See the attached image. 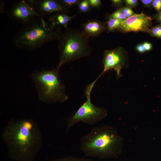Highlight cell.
<instances>
[{
  "label": "cell",
  "instance_id": "cell-1",
  "mask_svg": "<svg viewBox=\"0 0 161 161\" xmlns=\"http://www.w3.org/2000/svg\"><path fill=\"white\" fill-rule=\"evenodd\" d=\"M11 157L18 161H33L43 144L42 134L37 124L31 119H12L1 135Z\"/></svg>",
  "mask_w": 161,
  "mask_h": 161
},
{
  "label": "cell",
  "instance_id": "cell-2",
  "mask_svg": "<svg viewBox=\"0 0 161 161\" xmlns=\"http://www.w3.org/2000/svg\"><path fill=\"white\" fill-rule=\"evenodd\" d=\"M123 139L114 127L106 125L92 128L80 140L81 151L86 157L104 158L119 155Z\"/></svg>",
  "mask_w": 161,
  "mask_h": 161
},
{
  "label": "cell",
  "instance_id": "cell-3",
  "mask_svg": "<svg viewBox=\"0 0 161 161\" xmlns=\"http://www.w3.org/2000/svg\"><path fill=\"white\" fill-rule=\"evenodd\" d=\"M45 16L37 15L23 25L13 37V44L32 51L51 41H59L63 33L60 27L53 26Z\"/></svg>",
  "mask_w": 161,
  "mask_h": 161
},
{
  "label": "cell",
  "instance_id": "cell-4",
  "mask_svg": "<svg viewBox=\"0 0 161 161\" xmlns=\"http://www.w3.org/2000/svg\"><path fill=\"white\" fill-rule=\"evenodd\" d=\"M60 67L36 71L31 75L38 91V98L47 103H62L68 99L64 85L60 79Z\"/></svg>",
  "mask_w": 161,
  "mask_h": 161
},
{
  "label": "cell",
  "instance_id": "cell-5",
  "mask_svg": "<svg viewBox=\"0 0 161 161\" xmlns=\"http://www.w3.org/2000/svg\"><path fill=\"white\" fill-rule=\"evenodd\" d=\"M65 29L58 47L60 55L58 66L60 67L70 62L88 56L91 52L89 38L83 31L68 27Z\"/></svg>",
  "mask_w": 161,
  "mask_h": 161
},
{
  "label": "cell",
  "instance_id": "cell-6",
  "mask_svg": "<svg viewBox=\"0 0 161 161\" xmlns=\"http://www.w3.org/2000/svg\"><path fill=\"white\" fill-rule=\"evenodd\" d=\"M97 81L95 79L86 86L84 95L86 97V100L72 116L67 119L66 131L80 122L93 125L101 121L107 117L106 109L104 107L94 105L91 101V91Z\"/></svg>",
  "mask_w": 161,
  "mask_h": 161
},
{
  "label": "cell",
  "instance_id": "cell-7",
  "mask_svg": "<svg viewBox=\"0 0 161 161\" xmlns=\"http://www.w3.org/2000/svg\"><path fill=\"white\" fill-rule=\"evenodd\" d=\"M103 54V69L96 79L98 80L106 71L112 69L116 72V78H121L122 76L121 69L127 66V56L124 49L121 47H117L114 49L106 50Z\"/></svg>",
  "mask_w": 161,
  "mask_h": 161
},
{
  "label": "cell",
  "instance_id": "cell-8",
  "mask_svg": "<svg viewBox=\"0 0 161 161\" xmlns=\"http://www.w3.org/2000/svg\"><path fill=\"white\" fill-rule=\"evenodd\" d=\"M152 20L151 16L144 13L134 14L123 21L118 30L126 33L141 32L150 33Z\"/></svg>",
  "mask_w": 161,
  "mask_h": 161
},
{
  "label": "cell",
  "instance_id": "cell-9",
  "mask_svg": "<svg viewBox=\"0 0 161 161\" xmlns=\"http://www.w3.org/2000/svg\"><path fill=\"white\" fill-rule=\"evenodd\" d=\"M6 13L11 21L23 25L38 15L26 0H20L14 3Z\"/></svg>",
  "mask_w": 161,
  "mask_h": 161
},
{
  "label": "cell",
  "instance_id": "cell-10",
  "mask_svg": "<svg viewBox=\"0 0 161 161\" xmlns=\"http://www.w3.org/2000/svg\"><path fill=\"white\" fill-rule=\"evenodd\" d=\"M38 15L46 16L54 13L63 12L68 13L69 8L61 4L58 0H26Z\"/></svg>",
  "mask_w": 161,
  "mask_h": 161
},
{
  "label": "cell",
  "instance_id": "cell-11",
  "mask_svg": "<svg viewBox=\"0 0 161 161\" xmlns=\"http://www.w3.org/2000/svg\"><path fill=\"white\" fill-rule=\"evenodd\" d=\"M82 26L83 32L89 38L97 37L107 30L105 23L96 19L88 20Z\"/></svg>",
  "mask_w": 161,
  "mask_h": 161
},
{
  "label": "cell",
  "instance_id": "cell-12",
  "mask_svg": "<svg viewBox=\"0 0 161 161\" xmlns=\"http://www.w3.org/2000/svg\"><path fill=\"white\" fill-rule=\"evenodd\" d=\"M76 16V14L71 16L66 13L58 12L54 13L48 18V19L53 26L59 27L62 26L65 29L68 27L69 22Z\"/></svg>",
  "mask_w": 161,
  "mask_h": 161
},
{
  "label": "cell",
  "instance_id": "cell-13",
  "mask_svg": "<svg viewBox=\"0 0 161 161\" xmlns=\"http://www.w3.org/2000/svg\"><path fill=\"white\" fill-rule=\"evenodd\" d=\"M123 21L115 18H109L107 22V30L108 32H113L118 30L121 22Z\"/></svg>",
  "mask_w": 161,
  "mask_h": 161
},
{
  "label": "cell",
  "instance_id": "cell-14",
  "mask_svg": "<svg viewBox=\"0 0 161 161\" xmlns=\"http://www.w3.org/2000/svg\"><path fill=\"white\" fill-rule=\"evenodd\" d=\"M78 5V12L79 13H87L92 8L88 0H80Z\"/></svg>",
  "mask_w": 161,
  "mask_h": 161
},
{
  "label": "cell",
  "instance_id": "cell-15",
  "mask_svg": "<svg viewBox=\"0 0 161 161\" xmlns=\"http://www.w3.org/2000/svg\"><path fill=\"white\" fill-rule=\"evenodd\" d=\"M53 161H96L83 157L69 156L59 159Z\"/></svg>",
  "mask_w": 161,
  "mask_h": 161
},
{
  "label": "cell",
  "instance_id": "cell-16",
  "mask_svg": "<svg viewBox=\"0 0 161 161\" xmlns=\"http://www.w3.org/2000/svg\"><path fill=\"white\" fill-rule=\"evenodd\" d=\"M149 33L152 37L161 39V24L152 27Z\"/></svg>",
  "mask_w": 161,
  "mask_h": 161
},
{
  "label": "cell",
  "instance_id": "cell-17",
  "mask_svg": "<svg viewBox=\"0 0 161 161\" xmlns=\"http://www.w3.org/2000/svg\"><path fill=\"white\" fill-rule=\"evenodd\" d=\"M108 19L111 18H115L124 20L127 18L123 14L120 9H117L113 13L109 15L107 17Z\"/></svg>",
  "mask_w": 161,
  "mask_h": 161
},
{
  "label": "cell",
  "instance_id": "cell-18",
  "mask_svg": "<svg viewBox=\"0 0 161 161\" xmlns=\"http://www.w3.org/2000/svg\"><path fill=\"white\" fill-rule=\"evenodd\" d=\"M59 2L63 6L69 8V7L78 4L80 0H60Z\"/></svg>",
  "mask_w": 161,
  "mask_h": 161
},
{
  "label": "cell",
  "instance_id": "cell-19",
  "mask_svg": "<svg viewBox=\"0 0 161 161\" xmlns=\"http://www.w3.org/2000/svg\"><path fill=\"white\" fill-rule=\"evenodd\" d=\"M123 14L127 18L129 17L134 14L131 9L127 7H123L120 8Z\"/></svg>",
  "mask_w": 161,
  "mask_h": 161
},
{
  "label": "cell",
  "instance_id": "cell-20",
  "mask_svg": "<svg viewBox=\"0 0 161 161\" xmlns=\"http://www.w3.org/2000/svg\"><path fill=\"white\" fill-rule=\"evenodd\" d=\"M126 7L131 8H135L138 4L137 0H125L124 1Z\"/></svg>",
  "mask_w": 161,
  "mask_h": 161
},
{
  "label": "cell",
  "instance_id": "cell-21",
  "mask_svg": "<svg viewBox=\"0 0 161 161\" xmlns=\"http://www.w3.org/2000/svg\"><path fill=\"white\" fill-rule=\"evenodd\" d=\"M89 4L92 8L100 9L101 4L100 0H88Z\"/></svg>",
  "mask_w": 161,
  "mask_h": 161
},
{
  "label": "cell",
  "instance_id": "cell-22",
  "mask_svg": "<svg viewBox=\"0 0 161 161\" xmlns=\"http://www.w3.org/2000/svg\"><path fill=\"white\" fill-rule=\"evenodd\" d=\"M152 7L158 13L161 11V0H153Z\"/></svg>",
  "mask_w": 161,
  "mask_h": 161
},
{
  "label": "cell",
  "instance_id": "cell-23",
  "mask_svg": "<svg viewBox=\"0 0 161 161\" xmlns=\"http://www.w3.org/2000/svg\"><path fill=\"white\" fill-rule=\"evenodd\" d=\"M112 5L115 7H120L122 6L123 1L121 0H112L111 1Z\"/></svg>",
  "mask_w": 161,
  "mask_h": 161
},
{
  "label": "cell",
  "instance_id": "cell-24",
  "mask_svg": "<svg viewBox=\"0 0 161 161\" xmlns=\"http://www.w3.org/2000/svg\"><path fill=\"white\" fill-rule=\"evenodd\" d=\"M153 0H141V1L145 7L151 8L152 7Z\"/></svg>",
  "mask_w": 161,
  "mask_h": 161
},
{
  "label": "cell",
  "instance_id": "cell-25",
  "mask_svg": "<svg viewBox=\"0 0 161 161\" xmlns=\"http://www.w3.org/2000/svg\"><path fill=\"white\" fill-rule=\"evenodd\" d=\"M136 49L139 52L143 53L146 51L143 44H140L136 47Z\"/></svg>",
  "mask_w": 161,
  "mask_h": 161
},
{
  "label": "cell",
  "instance_id": "cell-26",
  "mask_svg": "<svg viewBox=\"0 0 161 161\" xmlns=\"http://www.w3.org/2000/svg\"><path fill=\"white\" fill-rule=\"evenodd\" d=\"M143 44L146 51H150L152 48V45L151 43L146 42Z\"/></svg>",
  "mask_w": 161,
  "mask_h": 161
},
{
  "label": "cell",
  "instance_id": "cell-27",
  "mask_svg": "<svg viewBox=\"0 0 161 161\" xmlns=\"http://www.w3.org/2000/svg\"><path fill=\"white\" fill-rule=\"evenodd\" d=\"M154 18L160 24H161V11L153 16Z\"/></svg>",
  "mask_w": 161,
  "mask_h": 161
}]
</instances>
